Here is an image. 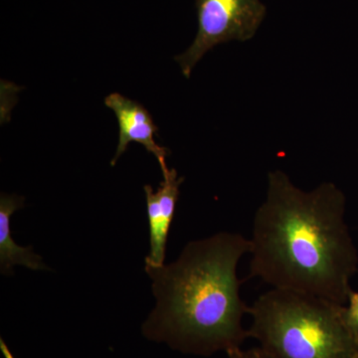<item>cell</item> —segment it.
<instances>
[{"label": "cell", "instance_id": "obj_2", "mask_svg": "<svg viewBox=\"0 0 358 358\" xmlns=\"http://www.w3.org/2000/svg\"><path fill=\"white\" fill-rule=\"evenodd\" d=\"M250 248L239 233L220 232L190 242L169 265H145L157 301L145 327L148 336L194 355L241 348L250 308L240 296L237 266Z\"/></svg>", "mask_w": 358, "mask_h": 358}, {"label": "cell", "instance_id": "obj_5", "mask_svg": "<svg viewBox=\"0 0 358 358\" xmlns=\"http://www.w3.org/2000/svg\"><path fill=\"white\" fill-rule=\"evenodd\" d=\"M105 105L112 110L119 124V143L110 166H115L117 159L126 152L131 143H141L148 152L159 160L162 174L169 171L166 157L169 150L160 147L155 141L157 128L150 112L140 103L131 100L119 93H112L106 96Z\"/></svg>", "mask_w": 358, "mask_h": 358}, {"label": "cell", "instance_id": "obj_9", "mask_svg": "<svg viewBox=\"0 0 358 358\" xmlns=\"http://www.w3.org/2000/svg\"><path fill=\"white\" fill-rule=\"evenodd\" d=\"M228 355H229V358H275L261 346L246 350L238 348V350L228 353Z\"/></svg>", "mask_w": 358, "mask_h": 358}, {"label": "cell", "instance_id": "obj_4", "mask_svg": "<svg viewBox=\"0 0 358 358\" xmlns=\"http://www.w3.org/2000/svg\"><path fill=\"white\" fill-rule=\"evenodd\" d=\"M199 29L189 48L176 56L185 78L200 59L216 45L253 38L267 9L261 0H196Z\"/></svg>", "mask_w": 358, "mask_h": 358}, {"label": "cell", "instance_id": "obj_8", "mask_svg": "<svg viewBox=\"0 0 358 358\" xmlns=\"http://www.w3.org/2000/svg\"><path fill=\"white\" fill-rule=\"evenodd\" d=\"M348 307L345 308V317L348 324L358 334V293L350 292Z\"/></svg>", "mask_w": 358, "mask_h": 358}, {"label": "cell", "instance_id": "obj_6", "mask_svg": "<svg viewBox=\"0 0 358 358\" xmlns=\"http://www.w3.org/2000/svg\"><path fill=\"white\" fill-rule=\"evenodd\" d=\"M164 176L157 192L150 185H145L148 226H150V255L145 265L162 267L166 260V242L173 223L179 197V187L185 178L178 176L174 169Z\"/></svg>", "mask_w": 358, "mask_h": 358}, {"label": "cell", "instance_id": "obj_10", "mask_svg": "<svg viewBox=\"0 0 358 358\" xmlns=\"http://www.w3.org/2000/svg\"><path fill=\"white\" fill-rule=\"evenodd\" d=\"M0 348H1V352L3 353L4 357L6 358H14L13 353L10 352L9 348H7L6 343H4L3 339L0 341Z\"/></svg>", "mask_w": 358, "mask_h": 358}, {"label": "cell", "instance_id": "obj_7", "mask_svg": "<svg viewBox=\"0 0 358 358\" xmlns=\"http://www.w3.org/2000/svg\"><path fill=\"white\" fill-rule=\"evenodd\" d=\"M24 203L23 197L1 194L0 199V270L9 274L15 265L25 266L31 270H48L41 257L33 253L31 247L18 246L14 242L10 229V218Z\"/></svg>", "mask_w": 358, "mask_h": 358}, {"label": "cell", "instance_id": "obj_3", "mask_svg": "<svg viewBox=\"0 0 358 358\" xmlns=\"http://www.w3.org/2000/svg\"><path fill=\"white\" fill-rule=\"evenodd\" d=\"M249 338L275 358H358V334L345 307L320 296L272 289L250 308Z\"/></svg>", "mask_w": 358, "mask_h": 358}, {"label": "cell", "instance_id": "obj_1", "mask_svg": "<svg viewBox=\"0 0 358 358\" xmlns=\"http://www.w3.org/2000/svg\"><path fill=\"white\" fill-rule=\"evenodd\" d=\"M345 212V195L334 183L303 192L282 171L268 173L249 239V278L345 306L358 265Z\"/></svg>", "mask_w": 358, "mask_h": 358}]
</instances>
